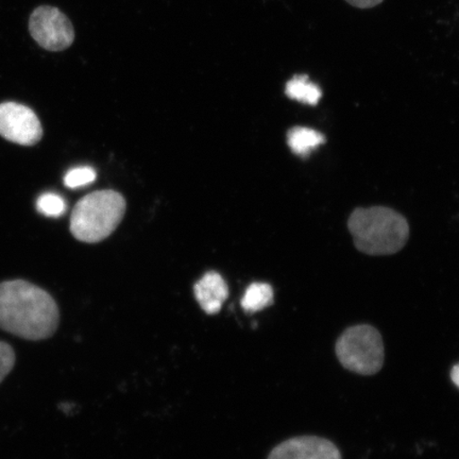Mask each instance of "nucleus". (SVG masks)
<instances>
[{
  "instance_id": "1",
  "label": "nucleus",
  "mask_w": 459,
  "mask_h": 459,
  "mask_svg": "<svg viewBox=\"0 0 459 459\" xmlns=\"http://www.w3.org/2000/svg\"><path fill=\"white\" fill-rule=\"evenodd\" d=\"M56 302L48 291L24 280L0 283V329L28 341L53 336L59 325Z\"/></svg>"
},
{
  "instance_id": "2",
  "label": "nucleus",
  "mask_w": 459,
  "mask_h": 459,
  "mask_svg": "<svg viewBox=\"0 0 459 459\" xmlns=\"http://www.w3.org/2000/svg\"><path fill=\"white\" fill-rule=\"evenodd\" d=\"M348 228L357 249L369 255L397 254L410 237L405 217L385 206L354 210Z\"/></svg>"
},
{
  "instance_id": "3",
  "label": "nucleus",
  "mask_w": 459,
  "mask_h": 459,
  "mask_svg": "<svg viewBox=\"0 0 459 459\" xmlns=\"http://www.w3.org/2000/svg\"><path fill=\"white\" fill-rule=\"evenodd\" d=\"M126 200L117 192L99 191L80 199L71 216V232L80 242L95 244L106 239L122 221Z\"/></svg>"
},
{
  "instance_id": "4",
  "label": "nucleus",
  "mask_w": 459,
  "mask_h": 459,
  "mask_svg": "<svg viewBox=\"0 0 459 459\" xmlns=\"http://www.w3.org/2000/svg\"><path fill=\"white\" fill-rule=\"evenodd\" d=\"M344 368L360 376H373L384 364V343L380 332L368 325H354L342 333L335 347Z\"/></svg>"
},
{
  "instance_id": "5",
  "label": "nucleus",
  "mask_w": 459,
  "mask_h": 459,
  "mask_svg": "<svg viewBox=\"0 0 459 459\" xmlns=\"http://www.w3.org/2000/svg\"><path fill=\"white\" fill-rule=\"evenodd\" d=\"M29 31L41 48L48 51H62L74 43L72 22L59 9L42 5L33 11L29 20Z\"/></svg>"
},
{
  "instance_id": "6",
  "label": "nucleus",
  "mask_w": 459,
  "mask_h": 459,
  "mask_svg": "<svg viewBox=\"0 0 459 459\" xmlns=\"http://www.w3.org/2000/svg\"><path fill=\"white\" fill-rule=\"evenodd\" d=\"M0 136L22 146L41 141L43 128L37 114L21 103H0Z\"/></svg>"
},
{
  "instance_id": "7",
  "label": "nucleus",
  "mask_w": 459,
  "mask_h": 459,
  "mask_svg": "<svg viewBox=\"0 0 459 459\" xmlns=\"http://www.w3.org/2000/svg\"><path fill=\"white\" fill-rule=\"evenodd\" d=\"M268 459H342V455L328 439L301 436L275 446Z\"/></svg>"
},
{
  "instance_id": "8",
  "label": "nucleus",
  "mask_w": 459,
  "mask_h": 459,
  "mask_svg": "<svg viewBox=\"0 0 459 459\" xmlns=\"http://www.w3.org/2000/svg\"><path fill=\"white\" fill-rule=\"evenodd\" d=\"M195 296L206 314L221 311L229 296L228 285L220 273L210 272L195 285Z\"/></svg>"
},
{
  "instance_id": "9",
  "label": "nucleus",
  "mask_w": 459,
  "mask_h": 459,
  "mask_svg": "<svg viewBox=\"0 0 459 459\" xmlns=\"http://www.w3.org/2000/svg\"><path fill=\"white\" fill-rule=\"evenodd\" d=\"M287 143L297 156L307 158L314 149L325 143V137L320 132L307 127H294L287 134Z\"/></svg>"
},
{
  "instance_id": "10",
  "label": "nucleus",
  "mask_w": 459,
  "mask_h": 459,
  "mask_svg": "<svg viewBox=\"0 0 459 459\" xmlns=\"http://www.w3.org/2000/svg\"><path fill=\"white\" fill-rule=\"evenodd\" d=\"M285 94L292 100L316 106L323 97V91L317 84L309 82L307 74H299L287 82Z\"/></svg>"
},
{
  "instance_id": "11",
  "label": "nucleus",
  "mask_w": 459,
  "mask_h": 459,
  "mask_svg": "<svg viewBox=\"0 0 459 459\" xmlns=\"http://www.w3.org/2000/svg\"><path fill=\"white\" fill-rule=\"evenodd\" d=\"M273 303V290L267 283H252L242 299V307L247 313L260 312Z\"/></svg>"
},
{
  "instance_id": "12",
  "label": "nucleus",
  "mask_w": 459,
  "mask_h": 459,
  "mask_svg": "<svg viewBox=\"0 0 459 459\" xmlns=\"http://www.w3.org/2000/svg\"><path fill=\"white\" fill-rule=\"evenodd\" d=\"M37 210L48 217H60L66 211L65 200L54 193L43 194L37 200Z\"/></svg>"
},
{
  "instance_id": "13",
  "label": "nucleus",
  "mask_w": 459,
  "mask_h": 459,
  "mask_svg": "<svg viewBox=\"0 0 459 459\" xmlns=\"http://www.w3.org/2000/svg\"><path fill=\"white\" fill-rule=\"evenodd\" d=\"M96 180L95 169L89 166L73 169L65 177V185L70 188H79L91 185Z\"/></svg>"
},
{
  "instance_id": "14",
  "label": "nucleus",
  "mask_w": 459,
  "mask_h": 459,
  "mask_svg": "<svg viewBox=\"0 0 459 459\" xmlns=\"http://www.w3.org/2000/svg\"><path fill=\"white\" fill-rule=\"evenodd\" d=\"M15 365V353L7 342H0V383L9 375Z\"/></svg>"
},
{
  "instance_id": "15",
  "label": "nucleus",
  "mask_w": 459,
  "mask_h": 459,
  "mask_svg": "<svg viewBox=\"0 0 459 459\" xmlns=\"http://www.w3.org/2000/svg\"><path fill=\"white\" fill-rule=\"evenodd\" d=\"M347 3L359 9H369L380 4L384 0H346Z\"/></svg>"
},
{
  "instance_id": "16",
  "label": "nucleus",
  "mask_w": 459,
  "mask_h": 459,
  "mask_svg": "<svg viewBox=\"0 0 459 459\" xmlns=\"http://www.w3.org/2000/svg\"><path fill=\"white\" fill-rule=\"evenodd\" d=\"M451 378L453 383L459 388V364L453 367L451 371Z\"/></svg>"
}]
</instances>
